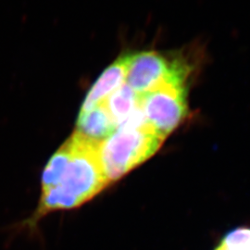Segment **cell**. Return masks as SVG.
<instances>
[{
    "mask_svg": "<svg viewBox=\"0 0 250 250\" xmlns=\"http://www.w3.org/2000/svg\"><path fill=\"white\" fill-rule=\"evenodd\" d=\"M71 158L57 186L41 192L39 206L31 218L13 226L20 231L32 229L50 211L72 209L87 202L109 185L101 165L99 141L74 132L67 140Z\"/></svg>",
    "mask_w": 250,
    "mask_h": 250,
    "instance_id": "cell-1",
    "label": "cell"
},
{
    "mask_svg": "<svg viewBox=\"0 0 250 250\" xmlns=\"http://www.w3.org/2000/svg\"><path fill=\"white\" fill-rule=\"evenodd\" d=\"M165 140L149 125L119 128L100 143L99 156L107 182L118 181L160 149Z\"/></svg>",
    "mask_w": 250,
    "mask_h": 250,
    "instance_id": "cell-2",
    "label": "cell"
},
{
    "mask_svg": "<svg viewBox=\"0 0 250 250\" xmlns=\"http://www.w3.org/2000/svg\"><path fill=\"white\" fill-rule=\"evenodd\" d=\"M196 70L197 61L188 54L168 57L143 51L131 55L125 82L136 94L143 95L165 83H189Z\"/></svg>",
    "mask_w": 250,
    "mask_h": 250,
    "instance_id": "cell-3",
    "label": "cell"
},
{
    "mask_svg": "<svg viewBox=\"0 0 250 250\" xmlns=\"http://www.w3.org/2000/svg\"><path fill=\"white\" fill-rule=\"evenodd\" d=\"M189 83H165L139 95L140 107L146 124L166 138L189 114Z\"/></svg>",
    "mask_w": 250,
    "mask_h": 250,
    "instance_id": "cell-4",
    "label": "cell"
},
{
    "mask_svg": "<svg viewBox=\"0 0 250 250\" xmlns=\"http://www.w3.org/2000/svg\"><path fill=\"white\" fill-rule=\"evenodd\" d=\"M131 55H124L109 65L87 93L80 111H86L103 103L125 83Z\"/></svg>",
    "mask_w": 250,
    "mask_h": 250,
    "instance_id": "cell-5",
    "label": "cell"
},
{
    "mask_svg": "<svg viewBox=\"0 0 250 250\" xmlns=\"http://www.w3.org/2000/svg\"><path fill=\"white\" fill-rule=\"evenodd\" d=\"M76 131L89 139L104 141L117 131V125L103 103L86 111H80Z\"/></svg>",
    "mask_w": 250,
    "mask_h": 250,
    "instance_id": "cell-6",
    "label": "cell"
},
{
    "mask_svg": "<svg viewBox=\"0 0 250 250\" xmlns=\"http://www.w3.org/2000/svg\"><path fill=\"white\" fill-rule=\"evenodd\" d=\"M103 104L117 125V129L124 125L136 109L140 107L139 95L127 83L115 90Z\"/></svg>",
    "mask_w": 250,
    "mask_h": 250,
    "instance_id": "cell-7",
    "label": "cell"
},
{
    "mask_svg": "<svg viewBox=\"0 0 250 250\" xmlns=\"http://www.w3.org/2000/svg\"><path fill=\"white\" fill-rule=\"evenodd\" d=\"M225 250H250V228H238L227 233L220 246Z\"/></svg>",
    "mask_w": 250,
    "mask_h": 250,
    "instance_id": "cell-8",
    "label": "cell"
},
{
    "mask_svg": "<svg viewBox=\"0 0 250 250\" xmlns=\"http://www.w3.org/2000/svg\"><path fill=\"white\" fill-rule=\"evenodd\" d=\"M224 250V249H223V248H222V247H220V248H219V249H218V250Z\"/></svg>",
    "mask_w": 250,
    "mask_h": 250,
    "instance_id": "cell-9",
    "label": "cell"
}]
</instances>
